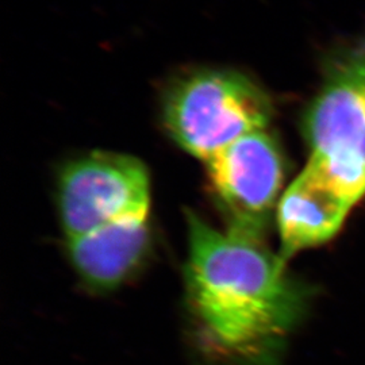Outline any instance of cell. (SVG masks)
I'll return each mask as SVG.
<instances>
[{
  "label": "cell",
  "instance_id": "cell-1",
  "mask_svg": "<svg viewBox=\"0 0 365 365\" xmlns=\"http://www.w3.org/2000/svg\"><path fill=\"white\" fill-rule=\"evenodd\" d=\"M184 302L202 365H276L307 309L309 289L261 238L187 212Z\"/></svg>",
  "mask_w": 365,
  "mask_h": 365
},
{
  "label": "cell",
  "instance_id": "cell-2",
  "mask_svg": "<svg viewBox=\"0 0 365 365\" xmlns=\"http://www.w3.org/2000/svg\"><path fill=\"white\" fill-rule=\"evenodd\" d=\"M274 106L248 76L230 69H196L170 83L163 122L173 141L207 163L237 140L269 129Z\"/></svg>",
  "mask_w": 365,
  "mask_h": 365
},
{
  "label": "cell",
  "instance_id": "cell-3",
  "mask_svg": "<svg viewBox=\"0 0 365 365\" xmlns=\"http://www.w3.org/2000/svg\"><path fill=\"white\" fill-rule=\"evenodd\" d=\"M364 196V163L344 153L310 152L277 203L279 255L288 261L330 241Z\"/></svg>",
  "mask_w": 365,
  "mask_h": 365
},
{
  "label": "cell",
  "instance_id": "cell-4",
  "mask_svg": "<svg viewBox=\"0 0 365 365\" xmlns=\"http://www.w3.org/2000/svg\"><path fill=\"white\" fill-rule=\"evenodd\" d=\"M150 176L137 157L96 150L68 163L57 182L66 241L118 218L150 209Z\"/></svg>",
  "mask_w": 365,
  "mask_h": 365
},
{
  "label": "cell",
  "instance_id": "cell-5",
  "mask_svg": "<svg viewBox=\"0 0 365 365\" xmlns=\"http://www.w3.org/2000/svg\"><path fill=\"white\" fill-rule=\"evenodd\" d=\"M205 164L229 230L261 238L284 179L283 156L274 134L269 129L255 131Z\"/></svg>",
  "mask_w": 365,
  "mask_h": 365
},
{
  "label": "cell",
  "instance_id": "cell-6",
  "mask_svg": "<svg viewBox=\"0 0 365 365\" xmlns=\"http://www.w3.org/2000/svg\"><path fill=\"white\" fill-rule=\"evenodd\" d=\"M303 130L312 152L344 153L365 164V33L327 56Z\"/></svg>",
  "mask_w": 365,
  "mask_h": 365
},
{
  "label": "cell",
  "instance_id": "cell-7",
  "mask_svg": "<svg viewBox=\"0 0 365 365\" xmlns=\"http://www.w3.org/2000/svg\"><path fill=\"white\" fill-rule=\"evenodd\" d=\"M150 244V209H146L66 241V250L72 267L87 287L110 292L128 283L141 269Z\"/></svg>",
  "mask_w": 365,
  "mask_h": 365
}]
</instances>
